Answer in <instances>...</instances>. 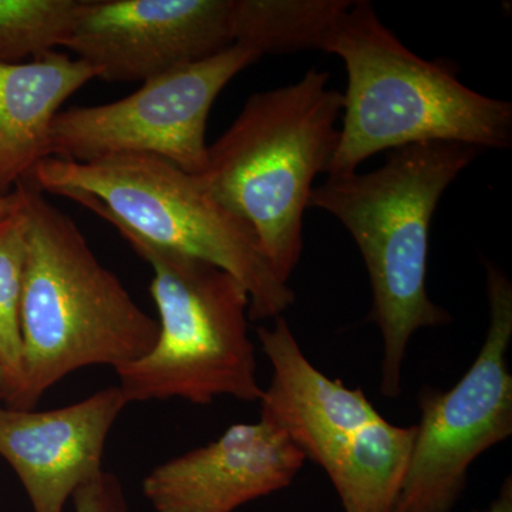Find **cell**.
Segmentation results:
<instances>
[{"label": "cell", "mask_w": 512, "mask_h": 512, "mask_svg": "<svg viewBox=\"0 0 512 512\" xmlns=\"http://www.w3.org/2000/svg\"><path fill=\"white\" fill-rule=\"evenodd\" d=\"M481 148L421 143L390 151L369 173L329 175L313 187L309 208L335 217L355 239L365 261L372 309L382 336L380 393H402L403 366L414 333L451 322L427 292L430 225L440 198L470 167Z\"/></svg>", "instance_id": "cell-1"}, {"label": "cell", "mask_w": 512, "mask_h": 512, "mask_svg": "<svg viewBox=\"0 0 512 512\" xmlns=\"http://www.w3.org/2000/svg\"><path fill=\"white\" fill-rule=\"evenodd\" d=\"M28 221L20 302L22 365L5 406L33 410L47 390L89 366L128 365L158 336L119 276L90 248L76 222L43 192L19 185Z\"/></svg>", "instance_id": "cell-2"}, {"label": "cell", "mask_w": 512, "mask_h": 512, "mask_svg": "<svg viewBox=\"0 0 512 512\" xmlns=\"http://www.w3.org/2000/svg\"><path fill=\"white\" fill-rule=\"evenodd\" d=\"M323 52L342 59L348 73L342 127L328 175L357 173L380 151L421 143L507 148L512 106L470 89L450 64L417 56L377 16L355 0Z\"/></svg>", "instance_id": "cell-3"}, {"label": "cell", "mask_w": 512, "mask_h": 512, "mask_svg": "<svg viewBox=\"0 0 512 512\" xmlns=\"http://www.w3.org/2000/svg\"><path fill=\"white\" fill-rule=\"evenodd\" d=\"M330 73L249 96L237 119L208 146L205 190L254 232L269 264L289 284L303 252V218L313 181L328 173L339 141L343 94Z\"/></svg>", "instance_id": "cell-4"}, {"label": "cell", "mask_w": 512, "mask_h": 512, "mask_svg": "<svg viewBox=\"0 0 512 512\" xmlns=\"http://www.w3.org/2000/svg\"><path fill=\"white\" fill-rule=\"evenodd\" d=\"M25 183L76 202L153 244L224 269L249 293V320L279 318L295 303L291 286L276 275L252 229L215 200L197 175L164 158L77 163L49 157Z\"/></svg>", "instance_id": "cell-5"}, {"label": "cell", "mask_w": 512, "mask_h": 512, "mask_svg": "<svg viewBox=\"0 0 512 512\" xmlns=\"http://www.w3.org/2000/svg\"><path fill=\"white\" fill-rule=\"evenodd\" d=\"M153 271L158 336L140 359L114 370L127 404L181 399L210 406L217 397L259 402L249 293L224 269L111 225Z\"/></svg>", "instance_id": "cell-6"}, {"label": "cell", "mask_w": 512, "mask_h": 512, "mask_svg": "<svg viewBox=\"0 0 512 512\" xmlns=\"http://www.w3.org/2000/svg\"><path fill=\"white\" fill-rule=\"evenodd\" d=\"M490 323L480 353L447 392L420 393L412 456L393 512H451L481 454L512 434V285L487 262Z\"/></svg>", "instance_id": "cell-7"}, {"label": "cell", "mask_w": 512, "mask_h": 512, "mask_svg": "<svg viewBox=\"0 0 512 512\" xmlns=\"http://www.w3.org/2000/svg\"><path fill=\"white\" fill-rule=\"evenodd\" d=\"M259 59L247 47L234 45L147 80L123 99L62 110L50 130L49 157L89 163L153 156L198 175L207 161L205 133L215 100Z\"/></svg>", "instance_id": "cell-8"}, {"label": "cell", "mask_w": 512, "mask_h": 512, "mask_svg": "<svg viewBox=\"0 0 512 512\" xmlns=\"http://www.w3.org/2000/svg\"><path fill=\"white\" fill-rule=\"evenodd\" d=\"M234 45V0H82L63 49L101 80L143 83Z\"/></svg>", "instance_id": "cell-9"}, {"label": "cell", "mask_w": 512, "mask_h": 512, "mask_svg": "<svg viewBox=\"0 0 512 512\" xmlns=\"http://www.w3.org/2000/svg\"><path fill=\"white\" fill-rule=\"evenodd\" d=\"M305 463L284 431L259 419L158 464L141 490L154 512H234L288 488Z\"/></svg>", "instance_id": "cell-10"}, {"label": "cell", "mask_w": 512, "mask_h": 512, "mask_svg": "<svg viewBox=\"0 0 512 512\" xmlns=\"http://www.w3.org/2000/svg\"><path fill=\"white\" fill-rule=\"evenodd\" d=\"M256 329L271 363L272 380L264 389L261 419L284 431L306 461L328 477L348 464L383 419L360 387L330 379L306 357L288 322Z\"/></svg>", "instance_id": "cell-11"}, {"label": "cell", "mask_w": 512, "mask_h": 512, "mask_svg": "<svg viewBox=\"0 0 512 512\" xmlns=\"http://www.w3.org/2000/svg\"><path fill=\"white\" fill-rule=\"evenodd\" d=\"M126 406L119 386L46 412L0 404V457L15 471L33 512H63L80 487L103 473L107 439Z\"/></svg>", "instance_id": "cell-12"}, {"label": "cell", "mask_w": 512, "mask_h": 512, "mask_svg": "<svg viewBox=\"0 0 512 512\" xmlns=\"http://www.w3.org/2000/svg\"><path fill=\"white\" fill-rule=\"evenodd\" d=\"M94 79V67L59 50L0 63V198L49 158L53 121L67 99Z\"/></svg>", "instance_id": "cell-13"}, {"label": "cell", "mask_w": 512, "mask_h": 512, "mask_svg": "<svg viewBox=\"0 0 512 512\" xmlns=\"http://www.w3.org/2000/svg\"><path fill=\"white\" fill-rule=\"evenodd\" d=\"M352 0H234L235 45L262 57L322 50Z\"/></svg>", "instance_id": "cell-14"}, {"label": "cell", "mask_w": 512, "mask_h": 512, "mask_svg": "<svg viewBox=\"0 0 512 512\" xmlns=\"http://www.w3.org/2000/svg\"><path fill=\"white\" fill-rule=\"evenodd\" d=\"M82 0H0V63H23L62 47Z\"/></svg>", "instance_id": "cell-15"}, {"label": "cell", "mask_w": 512, "mask_h": 512, "mask_svg": "<svg viewBox=\"0 0 512 512\" xmlns=\"http://www.w3.org/2000/svg\"><path fill=\"white\" fill-rule=\"evenodd\" d=\"M28 221L22 207L0 218V370L8 384V394L15 392L22 365L20 302L25 274Z\"/></svg>", "instance_id": "cell-16"}, {"label": "cell", "mask_w": 512, "mask_h": 512, "mask_svg": "<svg viewBox=\"0 0 512 512\" xmlns=\"http://www.w3.org/2000/svg\"><path fill=\"white\" fill-rule=\"evenodd\" d=\"M76 512H128L126 494L119 477L104 470L73 494Z\"/></svg>", "instance_id": "cell-17"}, {"label": "cell", "mask_w": 512, "mask_h": 512, "mask_svg": "<svg viewBox=\"0 0 512 512\" xmlns=\"http://www.w3.org/2000/svg\"><path fill=\"white\" fill-rule=\"evenodd\" d=\"M20 207H22V192H20L18 185V188L12 194L0 198V218L18 211Z\"/></svg>", "instance_id": "cell-18"}, {"label": "cell", "mask_w": 512, "mask_h": 512, "mask_svg": "<svg viewBox=\"0 0 512 512\" xmlns=\"http://www.w3.org/2000/svg\"><path fill=\"white\" fill-rule=\"evenodd\" d=\"M0 389H2L5 394H8V384H6L5 375H3L2 370H0Z\"/></svg>", "instance_id": "cell-19"}, {"label": "cell", "mask_w": 512, "mask_h": 512, "mask_svg": "<svg viewBox=\"0 0 512 512\" xmlns=\"http://www.w3.org/2000/svg\"><path fill=\"white\" fill-rule=\"evenodd\" d=\"M5 397H6L5 392H3L2 389H0V404L5 403Z\"/></svg>", "instance_id": "cell-20"}]
</instances>
